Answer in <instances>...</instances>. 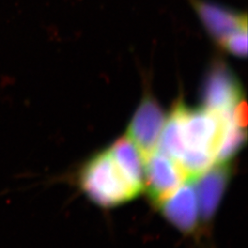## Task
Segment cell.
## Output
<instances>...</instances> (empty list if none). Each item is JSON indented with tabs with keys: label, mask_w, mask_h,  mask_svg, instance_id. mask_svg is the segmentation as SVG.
<instances>
[{
	"label": "cell",
	"mask_w": 248,
	"mask_h": 248,
	"mask_svg": "<svg viewBox=\"0 0 248 248\" xmlns=\"http://www.w3.org/2000/svg\"><path fill=\"white\" fill-rule=\"evenodd\" d=\"M78 180L89 199L103 208L127 202L139 194L124 177L108 150L90 158L81 169Z\"/></svg>",
	"instance_id": "6da1fadb"
},
{
	"label": "cell",
	"mask_w": 248,
	"mask_h": 248,
	"mask_svg": "<svg viewBox=\"0 0 248 248\" xmlns=\"http://www.w3.org/2000/svg\"><path fill=\"white\" fill-rule=\"evenodd\" d=\"M186 179L188 177L179 163L159 151H154L143 160V188L156 205L171 195Z\"/></svg>",
	"instance_id": "7a4b0ae2"
},
{
	"label": "cell",
	"mask_w": 248,
	"mask_h": 248,
	"mask_svg": "<svg viewBox=\"0 0 248 248\" xmlns=\"http://www.w3.org/2000/svg\"><path fill=\"white\" fill-rule=\"evenodd\" d=\"M167 120L159 102L151 94L142 98L128 127V137L142 154L143 160L156 149Z\"/></svg>",
	"instance_id": "3957f363"
},
{
	"label": "cell",
	"mask_w": 248,
	"mask_h": 248,
	"mask_svg": "<svg viewBox=\"0 0 248 248\" xmlns=\"http://www.w3.org/2000/svg\"><path fill=\"white\" fill-rule=\"evenodd\" d=\"M242 99H244L242 87L233 73L224 62L213 63L204 80L203 108L217 112L226 111Z\"/></svg>",
	"instance_id": "277c9868"
},
{
	"label": "cell",
	"mask_w": 248,
	"mask_h": 248,
	"mask_svg": "<svg viewBox=\"0 0 248 248\" xmlns=\"http://www.w3.org/2000/svg\"><path fill=\"white\" fill-rule=\"evenodd\" d=\"M158 206L163 215L178 230L187 233L195 230L200 210L192 178L186 179Z\"/></svg>",
	"instance_id": "5b68a950"
},
{
	"label": "cell",
	"mask_w": 248,
	"mask_h": 248,
	"mask_svg": "<svg viewBox=\"0 0 248 248\" xmlns=\"http://www.w3.org/2000/svg\"><path fill=\"white\" fill-rule=\"evenodd\" d=\"M194 178L199 210L203 221H210L216 213L231 177L227 163H215Z\"/></svg>",
	"instance_id": "8992f818"
},
{
	"label": "cell",
	"mask_w": 248,
	"mask_h": 248,
	"mask_svg": "<svg viewBox=\"0 0 248 248\" xmlns=\"http://www.w3.org/2000/svg\"><path fill=\"white\" fill-rule=\"evenodd\" d=\"M191 4L207 31L219 45L233 32L248 29L246 14L233 12L220 5L203 0H191Z\"/></svg>",
	"instance_id": "52a82bcc"
},
{
	"label": "cell",
	"mask_w": 248,
	"mask_h": 248,
	"mask_svg": "<svg viewBox=\"0 0 248 248\" xmlns=\"http://www.w3.org/2000/svg\"><path fill=\"white\" fill-rule=\"evenodd\" d=\"M126 180L140 193L143 189V157L126 135L117 139L108 149Z\"/></svg>",
	"instance_id": "ba28073f"
},
{
	"label": "cell",
	"mask_w": 248,
	"mask_h": 248,
	"mask_svg": "<svg viewBox=\"0 0 248 248\" xmlns=\"http://www.w3.org/2000/svg\"><path fill=\"white\" fill-rule=\"evenodd\" d=\"M247 142V129L236 124L231 112L230 119L228 120L222 139L216 151L215 163H227L232 159Z\"/></svg>",
	"instance_id": "9c48e42d"
},
{
	"label": "cell",
	"mask_w": 248,
	"mask_h": 248,
	"mask_svg": "<svg viewBox=\"0 0 248 248\" xmlns=\"http://www.w3.org/2000/svg\"><path fill=\"white\" fill-rule=\"evenodd\" d=\"M220 46L232 55L246 57L248 54V29H242L233 32Z\"/></svg>",
	"instance_id": "30bf717a"
}]
</instances>
